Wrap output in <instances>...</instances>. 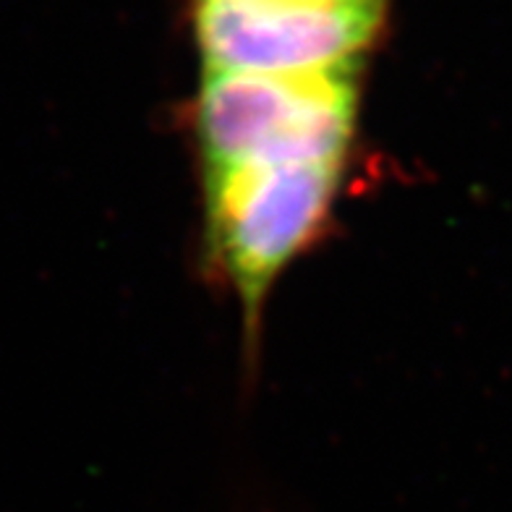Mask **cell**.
<instances>
[{
	"mask_svg": "<svg viewBox=\"0 0 512 512\" xmlns=\"http://www.w3.org/2000/svg\"><path fill=\"white\" fill-rule=\"evenodd\" d=\"M361 110V68L314 74L207 71L194 97L204 170L345 160Z\"/></svg>",
	"mask_w": 512,
	"mask_h": 512,
	"instance_id": "6da1fadb",
	"label": "cell"
},
{
	"mask_svg": "<svg viewBox=\"0 0 512 512\" xmlns=\"http://www.w3.org/2000/svg\"><path fill=\"white\" fill-rule=\"evenodd\" d=\"M345 160L204 170L207 241L215 267L254 330L277 275L324 228Z\"/></svg>",
	"mask_w": 512,
	"mask_h": 512,
	"instance_id": "7a4b0ae2",
	"label": "cell"
},
{
	"mask_svg": "<svg viewBox=\"0 0 512 512\" xmlns=\"http://www.w3.org/2000/svg\"><path fill=\"white\" fill-rule=\"evenodd\" d=\"M387 8L317 0H191V27L207 71L314 74L361 68Z\"/></svg>",
	"mask_w": 512,
	"mask_h": 512,
	"instance_id": "3957f363",
	"label": "cell"
},
{
	"mask_svg": "<svg viewBox=\"0 0 512 512\" xmlns=\"http://www.w3.org/2000/svg\"><path fill=\"white\" fill-rule=\"evenodd\" d=\"M327 6H366V8H387V0H317Z\"/></svg>",
	"mask_w": 512,
	"mask_h": 512,
	"instance_id": "277c9868",
	"label": "cell"
}]
</instances>
